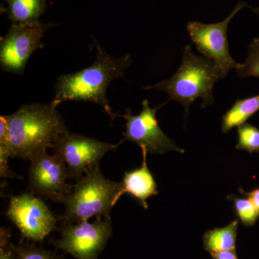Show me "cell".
<instances>
[{"label": "cell", "mask_w": 259, "mask_h": 259, "mask_svg": "<svg viewBox=\"0 0 259 259\" xmlns=\"http://www.w3.org/2000/svg\"><path fill=\"white\" fill-rule=\"evenodd\" d=\"M95 44L96 60L86 69L59 76L55 84V97L51 102L56 107L66 101L93 102L102 106L113 122L117 114L112 112L107 98V90L114 80L124 76L132 62V57L129 54L113 57L96 40Z\"/></svg>", "instance_id": "1"}, {"label": "cell", "mask_w": 259, "mask_h": 259, "mask_svg": "<svg viewBox=\"0 0 259 259\" xmlns=\"http://www.w3.org/2000/svg\"><path fill=\"white\" fill-rule=\"evenodd\" d=\"M53 102L23 105L5 116L12 158L29 159L34 153L54 147L57 138L69 132Z\"/></svg>", "instance_id": "2"}, {"label": "cell", "mask_w": 259, "mask_h": 259, "mask_svg": "<svg viewBox=\"0 0 259 259\" xmlns=\"http://www.w3.org/2000/svg\"><path fill=\"white\" fill-rule=\"evenodd\" d=\"M221 74L212 61L192 52L190 45L183 50V57L180 67L170 79L163 80L144 90H156L167 93L170 100L180 102L185 110V117L189 115L190 105L197 98H202V108L214 102L213 88Z\"/></svg>", "instance_id": "3"}, {"label": "cell", "mask_w": 259, "mask_h": 259, "mask_svg": "<svg viewBox=\"0 0 259 259\" xmlns=\"http://www.w3.org/2000/svg\"><path fill=\"white\" fill-rule=\"evenodd\" d=\"M121 188L120 182L107 180L100 165L90 168L66 196L64 212L59 220L62 225L88 221L90 218H108L114 200Z\"/></svg>", "instance_id": "4"}, {"label": "cell", "mask_w": 259, "mask_h": 259, "mask_svg": "<svg viewBox=\"0 0 259 259\" xmlns=\"http://www.w3.org/2000/svg\"><path fill=\"white\" fill-rule=\"evenodd\" d=\"M246 7V3L240 1L230 15L220 23L206 24L191 21L187 23V31L196 49L202 56L214 63L221 74V79L226 77L232 69H236L239 65L230 54L228 29L231 20Z\"/></svg>", "instance_id": "5"}, {"label": "cell", "mask_w": 259, "mask_h": 259, "mask_svg": "<svg viewBox=\"0 0 259 259\" xmlns=\"http://www.w3.org/2000/svg\"><path fill=\"white\" fill-rule=\"evenodd\" d=\"M59 232L60 238L51 240V243L76 259L98 258L113 234L111 219L105 218L93 223L62 225Z\"/></svg>", "instance_id": "6"}, {"label": "cell", "mask_w": 259, "mask_h": 259, "mask_svg": "<svg viewBox=\"0 0 259 259\" xmlns=\"http://www.w3.org/2000/svg\"><path fill=\"white\" fill-rule=\"evenodd\" d=\"M56 24L40 23H13L0 42L2 69L12 74L23 75L27 62L35 51L44 48L42 37Z\"/></svg>", "instance_id": "7"}, {"label": "cell", "mask_w": 259, "mask_h": 259, "mask_svg": "<svg viewBox=\"0 0 259 259\" xmlns=\"http://www.w3.org/2000/svg\"><path fill=\"white\" fill-rule=\"evenodd\" d=\"M6 215L14 223L23 238L41 243L51 232L57 230L58 218L51 212L41 197L23 193L10 198Z\"/></svg>", "instance_id": "8"}, {"label": "cell", "mask_w": 259, "mask_h": 259, "mask_svg": "<svg viewBox=\"0 0 259 259\" xmlns=\"http://www.w3.org/2000/svg\"><path fill=\"white\" fill-rule=\"evenodd\" d=\"M102 142L70 131L61 135L54 144V154L64 162L69 179L79 180L90 168L100 165L105 153L119 145Z\"/></svg>", "instance_id": "9"}, {"label": "cell", "mask_w": 259, "mask_h": 259, "mask_svg": "<svg viewBox=\"0 0 259 259\" xmlns=\"http://www.w3.org/2000/svg\"><path fill=\"white\" fill-rule=\"evenodd\" d=\"M166 102L161 106L151 108L149 102L144 100L139 115H133L131 108H127L124 115L117 114V117L126 120L125 131L122 133L124 139L120 141L121 144L125 141H132L141 148H145L148 154H163L171 151L185 152L163 133L158 125L156 112Z\"/></svg>", "instance_id": "10"}, {"label": "cell", "mask_w": 259, "mask_h": 259, "mask_svg": "<svg viewBox=\"0 0 259 259\" xmlns=\"http://www.w3.org/2000/svg\"><path fill=\"white\" fill-rule=\"evenodd\" d=\"M29 160V188L32 193L63 203L73 187L66 183L69 175L64 162L55 154L49 155L47 150L37 151Z\"/></svg>", "instance_id": "11"}, {"label": "cell", "mask_w": 259, "mask_h": 259, "mask_svg": "<svg viewBox=\"0 0 259 259\" xmlns=\"http://www.w3.org/2000/svg\"><path fill=\"white\" fill-rule=\"evenodd\" d=\"M143 153L142 166L129 172H125L121 188L116 195L114 205L122 197V194L129 193L139 201L144 209H148L147 199L151 196L157 195L158 192L156 181L150 171L147 165L148 153L145 148H141Z\"/></svg>", "instance_id": "12"}, {"label": "cell", "mask_w": 259, "mask_h": 259, "mask_svg": "<svg viewBox=\"0 0 259 259\" xmlns=\"http://www.w3.org/2000/svg\"><path fill=\"white\" fill-rule=\"evenodd\" d=\"M238 221L235 220L221 228L206 232L203 236L204 249L212 255L226 250H236Z\"/></svg>", "instance_id": "13"}, {"label": "cell", "mask_w": 259, "mask_h": 259, "mask_svg": "<svg viewBox=\"0 0 259 259\" xmlns=\"http://www.w3.org/2000/svg\"><path fill=\"white\" fill-rule=\"evenodd\" d=\"M8 18L13 23L37 21L47 9L45 0H5Z\"/></svg>", "instance_id": "14"}, {"label": "cell", "mask_w": 259, "mask_h": 259, "mask_svg": "<svg viewBox=\"0 0 259 259\" xmlns=\"http://www.w3.org/2000/svg\"><path fill=\"white\" fill-rule=\"evenodd\" d=\"M259 110V95L249 98L237 100L231 108L223 115L222 131L229 133L233 127L244 124Z\"/></svg>", "instance_id": "15"}, {"label": "cell", "mask_w": 259, "mask_h": 259, "mask_svg": "<svg viewBox=\"0 0 259 259\" xmlns=\"http://www.w3.org/2000/svg\"><path fill=\"white\" fill-rule=\"evenodd\" d=\"M10 157H11V155H10L8 127H7L5 116L2 115L0 117V177L3 180H6L8 178H23L10 169Z\"/></svg>", "instance_id": "16"}, {"label": "cell", "mask_w": 259, "mask_h": 259, "mask_svg": "<svg viewBox=\"0 0 259 259\" xmlns=\"http://www.w3.org/2000/svg\"><path fill=\"white\" fill-rule=\"evenodd\" d=\"M13 251L15 259H65L64 255L37 246L35 243L13 244Z\"/></svg>", "instance_id": "17"}, {"label": "cell", "mask_w": 259, "mask_h": 259, "mask_svg": "<svg viewBox=\"0 0 259 259\" xmlns=\"http://www.w3.org/2000/svg\"><path fill=\"white\" fill-rule=\"evenodd\" d=\"M237 149L244 150L248 153L259 152V129L245 122L238 126Z\"/></svg>", "instance_id": "18"}, {"label": "cell", "mask_w": 259, "mask_h": 259, "mask_svg": "<svg viewBox=\"0 0 259 259\" xmlns=\"http://www.w3.org/2000/svg\"><path fill=\"white\" fill-rule=\"evenodd\" d=\"M228 199L233 201L235 212L242 224L245 226H253L259 217L254 204L248 197L242 198L234 195H229Z\"/></svg>", "instance_id": "19"}, {"label": "cell", "mask_w": 259, "mask_h": 259, "mask_svg": "<svg viewBox=\"0 0 259 259\" xmlns=\"http://www.w3.org/2000/svg\"><path fill=\"white\" fill-rule=\"evenodd\" d=\"M236 71L241 78L259 77V38L253 39L250 42L246 59L238 65Z\"/></svg>", "instance_id": "20"}, {"label": "cell", "mask_w": 259, "mask_h": 259, "mask_svg": "<svg viewBox=\"0 0 259 259\" xmlns=\"http://www.w3.org/2000/svg\"><path fill=\"white\" fill-rule=\"evenodd\" d=\"M11 231L5 227L0 228V259H15Z\"/></svg>", "instance_id": "21"}, {"label": "cell", "mask_w": 259, "mask_h": 259, "mask_svg": "<svg viewBox=\"0 0 259 259\" xmlns=\"http://www.w3.org/2000/svg\"><path fill=\"white\" fill-rule=\"evenodd\" d=\"M239 192L242 194L246 195L247 197H248L254 204L255 208L258 212L259 214V188L254 189V190L250 191V192H244L243 189L240 188Z\"/></svg>", "instance_id": "22"}, {"label": "cell", "mask_w": 259, "mask_h": 259, "mask_svg": "<svg viewBox=\"0 0 259 259\" xmlns=\"http://www.w3.org/2000/svg\"><path fill=\"white\" fill-rule=\"evenodd\" d=\"M212 259H238L236 250H226L211 255Z\"/></svg>", "instance_id": "23"}, {"label": "cell", "mask_w": 259, "mask_h": 259, "mask_svg": "<svg viewBox=\"0 0 259 259\" xmlns=\"http://www.w3.org/2000/svg\"><path fill=\"white\" fill-rule=\"evenodd\" d=\"M251 9L253 13H254L255 15L259 17V7L258 8H251Z\"/></svg>", "instance_id": "24"}]
</instances>
